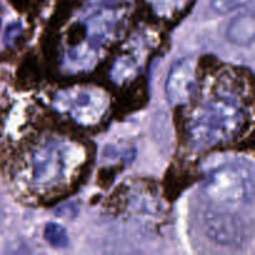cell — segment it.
I'll return each mask as SVG.
<instances>
[{
  "instance_id": "6da1fadb",
  "label": "cell",
  "mask_w": 255,
  "mask_h": 255,
  "mask_svg": "<svg viewBox=\"0 0 255 255\" xmlns=\"http://www.w3.org/2000/svg\"><path fill=\"white\" fill-rule=\"evenodd\" d=\"M206 193L216 203L253 202V172L246 166L229 164L216 169L206 182Z\"/></svg>"
},
{
  "instance_id": "7a4b0ae2",
  "label": "cell",
  "mask_w": 255,
  "mask_h": 255,
  "mask_svg": "<svg viewBox=\"0 0 255 255\" xmlns=\"http://www.w3.org/2000/svg\"><path fill=\"white\" fill-rule=\"evenodd\" d=\"M204 233L213 243L224 247H241L247 243L248 228L242 218L233 213L206 211L202 216Z\"/></svg>"
},
{
  "instance_id": "3957f363",
  "label": "cell",
  "mask_w": 255,
  "mask_h": 255,
  "mask_svg": "<svg viewBox=\"0 0 255 255\" xmlns=\"http://www.w3.org/2000/svg\"><path fill=\"white\" fill-rule=\"evenodd\" d=\"M208 112L204 111L202 115V125L207 124L211 129L214 127L226 133L227 131H233L234 125L238 124V110L232 100L226 99L216 100L209 102Z\"/></svg>"
},
{
  "instance_id": "277c9868",
  "label": "cell",
  "mask_w": 255,
  "mask_h": 255,
  "mask_svg": "<svg viewBox=\"0 0 255 255\" xmlns=\"http://www.w3.org/2000/svg\"><path fill=\"white\" fill-rule=\"evenodd\" d=\"M254 16L252 12L234 17L227 29V39L232 44L248 46L254 41Z\"/></svg>"
},
{
  "instance_id": "5b68a950",
  "label": "cell",
  "mask_w": 255,
  "mask_h": 255,
  "mask_svg": "<svg viewBox=\"0 0 255 255\" xmlns=\"http://www.w3.org/2000/svg\"><path fill=\"white\" fill-rule=\"evenodd\" d=\"M191 66L188 61H183L182 64L177 65L169 76L168 87L167 91L171 99L179 101L183 99V95H187L189 91V85H191Z\"/></svg>"
},
{
  "instance_id": "8992f818",
  "label": "cell",
  "mask_w": 255,
  "mask_h": 255,
  "mask_svg": "<svg viewBox=\"0 0 255 255\" xmlns=\"http://www.w3.org/2000/svg\"><path fill=\"white\" fill-rule=\"evenodd\" d=\"M44 238L52 248L64 249L69 246L66 231L60 224L47 223L44 229Z\"/></svg>"
},
{
  "instance_id": "52a82bcc",
  "label": "cell",
  "mask_w": 255,
  "mask_h": 255,
  "mask_svg": "<svg viewBox=\"0 0 255 255\" xmlns=\"http://www.w3.org/2000/svg\"><path fill=\"white\" fill-rule=\"evenodd\" d=\"M252 0H211V6L217 14H229L242 6H246Z\"/></svg>"
}]
</instances>
